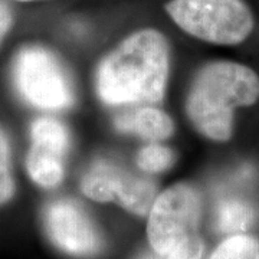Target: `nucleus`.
<instances>
[{
    "label": "nucleus",
    "mask_w": 259,
    "mask_h": 259,
    "mask_svg": "<svg viewBox=\"0 0 259 259\" xmlns=\"http://www.w3.org/2000/svg\"><path fill=\"white\" fill-rule=\"evenodd\" d=\"M170 62L166 36L143 29L125 37L101 61L97 71V93L110 105L163 100Z\"/></svg>",
    "instance_id": "f257e3e1"
},
{
    "label": "nucleus",
    "mask_w": 259,
    "mask_h": 259,
    "mask_svg": "<svg viewBox=\"0 0 259 259\" xmlns=\"http://www.w3.org/2000/svg\"><path fill=\"white\" fill-rule=\"evenodd\" d=\"M259 100V76L249 66L232 61H213L194 75L186 112L202 136L228 141L233 131V110Z\"/></svg>",
    "instance_id": "f03ea898"
},
{
    "label": "nucleus",
    "mask_w": 259,
    "mask_h": 259,
    "mask_svg": "<svg viewBox=\"0 0 259 259\" xmlns=\"http://www.w3.org/2000/svg\"><path fill=\"white\" fill-rule=\"evenodd\" d=\"M202 199L186 183L168 187L156 197L148 212L147 236L161 259H202Z\"/></svg>",
    "instance_id": "7ed1b4c3"
},
{
    "label": "nucleus",
    "mask_w": 259,
    "mask_h": 259,
    "mask_svg": "<svg viewBox=\"0 0 259 259\" xmlns=\"http://www.w3.org/2000/svg\"><path fill=\"white\" fill-rule=\"evenodd\" d=\"M167 13L189 35L214 45H238L253 30L245 0H171Z\"/></svg>",
    "instance_id": "20e7f679"
},
{
    "label": "nucleus",
    "mask_w": 259,
    "mask_h": 259,
    "mask_svg": "<svg viewBox=\"0 0 259 259\" xmlns=\"http://www.w3.org/2000/svg\"><path fill=\"white\" fill-rule=\"evenodd\" d=\"M19 95L40 110H62L74 104V90L64 65L54 52L39 45L23 47L12 65Z\"/></svg>",
    "instance_id": "39448f33"
},
{
    "label": "nucleus",
    "mask_w": 259,
    "mask_h": 259,
    "mask_svg": "<svg viewBox=\"0 0 259 259\" xmlns=\"http://www.w3.org/2000/svg\"><path fill=\"white\" fill-rule=\"evenodd\" d=\"M82 193L97 202H115L130 213L146 216L157 197L151 179L108 160H97L81 180Z\"/></svg>",
    "instance_id": "423d86ee"
},
{
    "label": "nucleus",
    "mask_w": 259,
    "mask_h": 259,
    "mask_svg": "<svg viewBox=\"0 0 259 259\" xmlns=\"http://www.w3.org/2000/svg\"><path fill=\"white\" fill-rule=\"evenodd\" d=\"M44 225L58 249L76 258H93L102 249V238L95 223L75 200L61 199L44 210Z\"/></svg>",
    "instance_id": "0eeeda50"
},
{
    "label": "nucleus",
    "mask_w": 259,
    "mask_h": 259,
    "mask_svg": "<svg viewBox=\"0 0 259 259\" xmlns=\"http://www.w3.org/2000/svg\"><path fill=\"white\" fill-rule=\"evenodd\" d=\"M30 148L26 168L30 179L45 189H52L64 177V156L69 147V134L54 118H37L30 125Z\"/></svg>",
    "instance_id": "6e6552de"
},
{
    "label": "nucleus",
    "mask_w": 259,
    "mask_h": 259,
    "mask_svg": "<svg viewBox=\"0 0 259 259\" xmlns=\"http://www.w3.org/2000/svg\"><path fill=\"white\" fill-rule=\"evenodd\" d=\"M114 125L121 133L137 134L148 140H164L170 137L175 130L173 121L167 114L151 107L120 114L114 121Z\"/></svg>",
    "instance_id": "1a4fd4ad"
},
{
    "label": "nucleus",
    "mask_w": 259,
    "mask_h": 259,
    "mask_svg": "<svg viewBox=\"0 0 259 259\" xmlns=\"http://www.w3.org/2000/svg\"><path fill=\"white\" fill-rule=\"evenodd\" d=\"M253 209L239 199H225L216 207V228L222 233L238 235L253 222Z\"/></svg>",
    "instance_id": "9d476101"
},
{
    "label": "nucleus",
    "mask_w": 259,
    "mask_h": 259,
    "mask_svg": "<svg viewBox=\"0 0 259 259\" xmlns=\"http://www.w3.org/2000/svg\"><path fill=\"white\" fill-rule=\"evenodd\" d=\"M209 259H259V239L249 235H231L213 250Z\"/></svg>",
    "instance_id": "9b49d317"
},
{
    "label": "nucleus",
    "mask_w": 259,
    "mask_h": 259,
    "mask_svg": "<svg viewBox=\"0 0 259 259\" xmlns=\"http://www.w3.org/2000/svg\"><path fill=\"white\" fill-rule=\"evenodd\" d=\"M175 161V154L170 148L160 144H148L137 154V166L147 173L164 171Z\"/></svg>",
    "instance_id": "f8f14e48"
},
{
    "label": "nucleus",
    "mask_w": 259,
    "mask_h": 259,
    "mask_svg": "<svg viewBox=\"0 0 259 259\" xmlns=\"http://www.w3.org/2000/svg\"><path fill=\"white\" fill-rule=\"evenodd\" d=\"M15 194V180L12 175L10 144L8 136L0 128V206L8 203Z\"/></svg>",
    "instance_id": "ddd939ff"
},
{
    "label": "nucleus",
    "mask_w": 259,
    "mask_h": 259,
    "mask_svg": "<svg viewBox=\"0 0 259 259\" xmlns=\"http://www.w3.org/2000/svg\"><path fill=\"white\" fill-rule=\"evenodd\" d=\"M12 25H13V12L5 0H0V44L8 35Z\"/></svg>",
    "instance_id": "4468645a"
},
{
    "label": "nucleus",
    "mask_w": 259,
    "mask_h": 259,
    "mask_svg": "<svg viewBox=\"0 0 259 259\" xmlns=\"http://www.w3.org/2000/svg\"><path fill=\"white\" fill-rule=\"evenodd\" d=\"M16 2H35V0H16Z\"/></svg>",
    "instance_id": "2eb2a0df"
},
{
    "label": "nucleus",
    "mask_w": 259,
    "mask_h": 259,
    "mask_svg": "<svg viewBox=\"0 0 259 259\" xmlns=\"http://www.w3.org/2000/svg\"><path fill=\"white\" fill-rule=\"evenodd\" d=\"M141 259H156V258H151V256H144V258Z\"/></svg>",
    "instance_id": "dca6fc26"
}]
</instances>
